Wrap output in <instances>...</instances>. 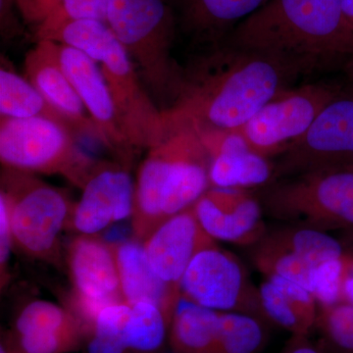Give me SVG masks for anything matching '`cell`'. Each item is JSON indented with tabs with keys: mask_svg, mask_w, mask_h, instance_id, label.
<instances>
[{
	"mask_svg": "<svg viewBox=\"0 0 353 353\" xmlns=\"http://www.w3.org/2000/svg\"><path fill=\"white\" fill-rule=\"evenodd\" d=\"M224 41L273 58L294 79L340 73L353 83V29L341 0H270Z\"/></svg>",
	"mask_w": 353,
	"mask_h": 353,
	"instance_id": "cell-1",
	"label": "cell"
},
{
	"mask_svg": "<svg viewBox=\"0 0 353 353\" xmlns=\"http://www.w3.org/2000/svg\"><path fill=\"white\" fill-rule=\"evenodd\" d=\"M294 80L273 58L223 41L181 70L170 108L197 130L238 131Z\"/></svg>",
	"mask_w": 353,
	"mask_h": 353,
	"instance_id": "cell-2",
	"label": "cell"
},
{
	"mask_svg": "<svg viewBox=\"0 0 353 353\" xmlns=\"http://www.w3.org/2000/svg\"><path fill=\"white\" fill-rule=\"evenodd\" d=\"M164 114L163 134L148 150L134 183L132 229L141 241L211 187L210 157L196 126L174 109Z\"/></svg>",
	"mask_w": 353,
	"mask_h": 353,
	"instance_id": "cell-3",
	"label": "cell"
},
{
	"mask_svg": "<svg viewBox=\"0 0 353 353\" xmlns=\"http://www.w3.org/2000/svg\"><path fill=\"white\" fill-rule=\"evenodd\" d=\"M281 224L353 233V169H322L277 179L257 192Z\"/></svg>",
	"mask_w": 353,
	"mask_h": 353,
	"instance_id": "cell-4",
	"label": "cell"
},
{
	"mask_svg": "<svg viewBox=\"0 0 353 353\" xmlns=\"http://www.w3.org/2000/svg\"><path fill=\"white\" fill-rule=\"evenodd\" d=\"M106 23L160 99L175 97L181 70L171 57L176 20L169 0H109Z\"/></svg>",
	"mask_w": 353,
	"mask_h": 353,
	"instance_id": "cell-5",
	"label": "cell"
},
{
	"mask_svg": "<svg viewBox=\"0 0 353 353\" xmlns=\"http://www.w3.org/2000/svg\"><path fill=\"white\" fill-rule=\"evenodd\" d=\"M75 132L43 117L0 116V160L3 168L29 174L64 176L83 188L101 164L82 150Z\"/></svg>",
	"mask_w": 353,
	"mask_h": 353,
	"instance_id": "cell-6",
	"label": "cell"
},
{
	"mask_svg": "<svg viewBox=\"0 0 353 353\" xmlns=\"http://www.w3.org/2000/svg\"><path fill=\"white\" fill-rule=\"evenodd\" d=\"M0 197L8 208L14 245L34 259L57 262L59 236L73 212L68 196L32 174L4 168Z\"/></svg>",
	"mask_w": 353,
	"mask_h": 353,
	"instance_id": "cell-7",
	"label": "cell"
},
{
	"mask_svg": "<svg viewBox=\"0 0 353 353\" xmlns=\"http://www.w3.org/2000/svg\"><path fill=\"white\" fill-rule=\"evenodd\" d=\"M275 158V180L322 169H353V88L341 90L307 132Z\"/></svg>",
	"mask_w": 353,
	"mask_h": 353,
	"instance_id": "cell-8",
	"label": "cell"
},
{
	"mask_svg": "<svg viewBox=\"0 0 353 353\" xmlns=\"http://www.w3.org/2000/svg\"><path fill=\"white\" fill-rule=\"evenodd\" d=\"M340 90L322 83L287 88L267 102L238 132L257 154L277 157L307 132Z\"/></svg>",
	"mask_w": 353,
	"mask_h": 353,
	"instance_id": "cell-9",
	"label": "cell"
},
{
	"mask_svg": "<svg viewBox=\"0 0 353 353\" xmlns=\"http://www.w3.org/2000/svg\"><path fill=\"white\" fill-rule=\"evenodd\" d=\"M181 296L220 312H240L267 321L259 289L238 257L217 245L197 253L181 282Z\"/></svg>",
	"mask_w": 353,
	"mask_h": 353,
	"instance_id": "cell-10",
	"label": "cell"
},
{
	"mask_svg": "<svg viewBox=\"0 0 353 353\" xmlns=\"http://www.w3.org/2000/svg\"><path fill=\"white\" fill-rule=\"evenodd\" d=\"M347 252L341 241L328 233L287 224L267 230L250 246V259L265 278H285L308 290L319 265L341 259Z\"/></svg>",
	"mask_w": 353,
	"mask_h": 353,
	"instance_id": "cell-11",
	"label": "cell"
},
{
	"mask_svg": "<svg viewBox=\"0 0 353 353\" xmlns=\"http://www.w3.org/2000/svg\"><path fill=\"white\" fill-rule=\"evenodd\" d=\"M112 97L116 118L127 143L150 150L163 134L164 110L155 105L124 46L115 38L101 63Z\"/></svg>",
	"mask_w": 353,
	"mask_h": 353,
	"instance_id": "cell-12",
	"label": "cell"
},
{
	"mask_svg": "<svg viewBox=\"0 0 353 353\" xmlns=\"http://www.w3.org/2000/svg\"><path fill=\"white\" fill-rule=\"evenodd\" d=\"M74 285V315L90 334L97 315L112 304L124 303L112 246L99 236L80 234L68 248Z\"/></svg>",
	"mask_w": 353,
	"mask_h": 353,
	"instance_id": "cell-13",
	"label": "cell"
},
{
	"mask_svg": "<svg viewBox=\"0 0 353 353\" xmlns=\"http://www.w3.org/2000/svg\"><path fill=\"white\" fill-rule=\"evenodd\" d=\"M162 311L148 303H115L97 315L88 343V353H157L168 338Z\"/></svg>",
	"mask_w": 353,
	"mask_h": 353,
	"instance_id": "cell-14",
	"label": "cell"
},
{
	"mask_svg": "<svg viewBox=\"0 0 353 353\" xmlns=\"http://www.w3.org/2000/svg\"><path fill=\"white\" fill-rule=\"evenodd\" d=\"M194 210L204 231L215 241L250 248L268 230L261 202L250 190L210 187Z\"/></svg>",
	"mask_w": 353,
	"mask_h": 353,
	"instance_id": "cell-15",
	"label": "cell"
},
{
	"mask_svg": "<svg viewBox=\"0 0 353 353\" xmlns=\"http://www.w3.org/2000/svg\"><path fill=\"white\" fill-rule=\"evenodd\" d=\"M134 203V183L129 172L120 165L101 163L83 185L70 223L80 234L95 236L132 217Z\"/></svg>",
	"mask_w": 353,
	"mask_h": 353,
	"instance_id": "cell-16",
	"label": "cell"
},
{
	"mask_svg": "<svg viewBox=\"0 0 353 353\" xmlns=\"http://www.w3.org/2000/svg\"><path fill=\"white\" fill-rule=\"evenodd\" d=\"M57 50L60 64L99 130L103 145L121 159H131L134 150L121 132L101 67L75 48L57 43Z\"/></svg>",
	"mask_w": 353,
	"mask_h": 353,
	"instance_id": "cell-17",
	"label": "cell"
},
{
	"mask_svg": "<svg viewBox=\"0 0 353 353\" xmlns=\"http://www.w3.org/2000/svg\"><path fill=\"white\" fill-rule=\"evenodd\" d=\"M25 71L28 80L77 137L92 139L103 145L99 130L60 64L57 43L39 41L26 55Z\"/></svg>",
	"mask_w": 353,
	"mask_h": 353,
	"instance_id": "cell-18",
	"label": "cell"
},
{
	"mask_svg": "<svg viewBox=\"0 0 353 353\" xmlns=\"http://www.w3.org/2000/svg\"><path fill=\"white\" fill-rule=\"evenodd\" d=\"M216 245L199 224L194 206L162 223L143 241L146 257L167 284L181 292V282L194 256Z\"/></svg>",
	"mask_w": 353,
	"mask_h": 353,
	"instance_id": "cell-19",
	"label": "cell"
},
{
	"mask_svg": "<svg viewBox=\"0 0 353 353\" xmlns=\"http://www.w3.org/2000/svg\"><path fill=\"white\" fill-rule=\"evenodd\" d=\"M197 131L210 157L211 187L261 189L275 180L274 162L253 152L240 132Z\"/></svg>",
	"mask_w": 353,
	"mask_h": 353,
	"instance_id": "cell-20",
	"label": "cell"
},
{
	"mask_svg": "<svg viewBox=\"0 0 353 353\" xmlns=\"http://www.w3.org/2000/svg\"><path fill=\"white\" fill-rule=\"evenodd\" d=\"M17 347L25 353H67L80 347L85 333L71 311L46 301H34L15 322Z\"/></svg>",
	"mask_w": 353,
	"mask_h": 353,
	"instance_id": "cell-21",
	"label": "cell"
},
{
	"mask_svg": "<svg viewBox=\"0 0 353 353\" xmlns=\"http://www.w3.org/2000/svg\"><path fill=\"white\" fill-rule=\"evenodd\" d=\"M111 246L117 262L125 301L157 306L170 325L180 301L181 292L165 283L153 271L146 257L143 241L134 238Z\"/></svg>",
	"mask_w": 353,
	"mask_h": 353,
	"instance_id": "cell-22",
	"label": "cell"
},
{
	"mask_svg": "<svg viewBox=\"0 0 353 353\" xmlns=\"http://www.w3.org/2000/svg\"><path fill=\"white\" fill-rule=\"evenodd\" d=\"M270 0H172L176 24L199 43H223L240 23Z\"/></svg>",
	"mask_w": 353,
	"mask_h": 353,
	"instance_id": "cell-23",
	"label": "cell"
},
{
	"mask_svg": "<svg viewBox=\"0 0 353 353\" xmlns=\"http://www.w3.org/2000/svg\"><path fill=\"white\" fill-rule=\"evenodd\" d=\"M267 321L292 336H309L317 325L319 304L313 294L292 281L278 276L265 278L259 287Z\"/></svg>",
	"mask_w": 353,
	"mask_h": 353,
	"instance_id": "cell-24",
	"label": "cell"
},
{
	"mask_svg": "<svg viewBox=\"0 0 353 353\" xmlns=\"http://www.w3.org/2000/svg\"><path fill=\"white\" fill-rule=\"evenodd\" d=\"M220 311L197 305L181 296L168 340L174 353L217 352Z\"/></svg>",
	"mask_w": 353,
	"mask_h": 353,
	"instance_id": "cell-25",
	"label": "cell"
},
{
	"mask_svg": "<svg viewBox=\"0 0 353 353\" xmlns=\"http://www.w3.org/2000/svg\"><path fill=\"white\" fill-rule=\"evenodd\" d=\"M0 116L48 118L68 126L28 79L3 67L0 70Z\"/></svg>",
	"mask_w": 353,
	"mask_h": 353,
	"instance_id": "cell-26",
	"label": "cell"
},
{
	"mask_svg": "<svg viewBox=\"0 0 353 353\" xmlns=\"http://www.w3.org/2000/svg\"><path fill=\"white\" fill-rule=\"evenodd\" d=\"M115 38L108 23L95 19H79L67 21L39 41H54L75 48L97 63H101Z\"/></svg>",
	"mask_w": 353,
	"mask_h": 353,
	"instance_id": "cell-27",
	"label": "cell"
},
{
	"mask_svg": "<svg viewBox=\"0 0 353 353\" xmlns=\"http://www.w3.org/2000/svg\"><path fill=\"white\" fill-rule=\"evenodd\" d=\"M264 320L240 312H219L217 352L260 353L266 343Z\"/></svg>",
	"mask_w": 353,
	"mask_h": 353,
	"instance_id": "cell-28",
	"label": "cell"
},
{
	"mask_svg": "<svg viewBox=\"0 0 353 353\" xmlns=\"http://www.w3.org/2000/svg\"><path fill=\"white\" fill-rule=\"evenodd\" d=\"M332 353H353V304L321 305L317 326Z\"/></svg>",
	"mask_w": 353,
	"mask_h": 353,
	"instance_id": "cell-29",
	"label": "cell"
},
{
	"mask_svg": "<svg viewBox=\"0 0 353 353\" xmlns=\"http://www.w3.org/2000/svg\"><path fill=\"white\" fill-rule=\"evenodd\" d=\"M109 0H63L61 7L39 26L38 41L70 20L95 19L106 23Z\"/></svg>",
	"mask_w": 353,
	"mask_h": 353,
	"instance_id": "cell-30",
	"label": "cell"
},
{
	"mask_svg": "<svg viewBox=\"0 0 353 353\" xmlns=\"http://www.w3.org/2000/svg\"><path fill=\"white\" fill-rule=\"evenodd\" d=\"M343 256L324 262L313 273L309 290L319 305H332L341 303Z\"/></svg>",
	"mask_w": 353,
	"mask_h": 353,
	"instance_id": "cell-31",
	"label": "cell"
},
{
	"mask_svg": "<svg viewBox=\"0 0 353 353\" xmlns=\"http://www.w3.org/2000/svg\"><path fill=\"white\" fill-rule=\"evenodd\" d=\"M14 245L10 217L6 202L0 197V275H1V288L8 280V262L10 259L11 250Z\"/></svg>",
	"mask_w": 353,
	"mask_h": 353,
	"instance_id": "cell-32",
	"label": "cell"
},
{
	"mask_svg": "<svg viewBox=\"0 0 353 353\" xmlns=\"http://www.w3.org/2000/svg\"><path fill=\"white\" fill-rule=\"evenodd\" d=\"M26 22L41 26L61 7L63 0H15Z\"/></svg>",
	"mask_w": 353,
	"mask_h": 353,
	"instance_id": "cell-33",
	"label": "cell"
},
{
	"mask_svg": "<svg viewBox=\"0 0 353 353\" xmlns=\"http://www.w3.org/2000/svg\"><path fill=\"white\" fill-rule=\"evenodd\" d=\"M341 303L353 304V253L350 252L345 253L343 256Z\"/></svg>",
	"mask_w": 353,
	"mask_h": 353,
	"instance_id": "cell-34",
	"label": "cell"
},
{
	"mask_svg": "<svg viewBox=\"0 0 353 353\" xmlns=\"http://www.w3.org/2000/svg\"><path fill=\"white\" fill-rule=\"evenodd\" d=\"M278 353H326L309 340V336H292Z\"/></svg>",
	"mask_w": 353,
	"mask_h": 353,
	"instance_id": "cell-35",
	"label": "cell"
},
{
	"mask_svg": "<svg viewBox=\"0 0 353 353\" xmlns=\"http://www.w3.org/2000/svg\"><path fill=\"white\" fill-rule=\"evenodd\" d=\"M343 14L353 29V0H341Z\"/></svg>",
	"mask_w": 353,
	"mask_h": 353,
	"instance_id": "cell-36",
	"label": "cell"
},
{
	"mask_svg": "<svg viewBox=\"0 0 353 353\" xmlns=\"http://www.w3.org/2000/svg\"><path fill=\"white\" fill-rule=\"evenodd\" d=\"M0 353H25L17 347V345H12L7 341H2L0 345Z\"/></svg>",
	"mask_w": 353,
	"mask_h": 353,
	"instance_id": "cell-37",
	"label": "cell"
},
{
	"mask_svg": "<svg viewBox=\"0 0 353 353\" xmlns=\"http://www.w3.org/2000/svg\"><path fill=\"white\" fill-rule=\"evenodd\" d=\"M352 253H353V252H352Z\"/></svg>",
	"mask_w": 353,
	"mask_h": 353,
	"instance_id": "cell-38",
	"label": "cell"
}]
</instances>
